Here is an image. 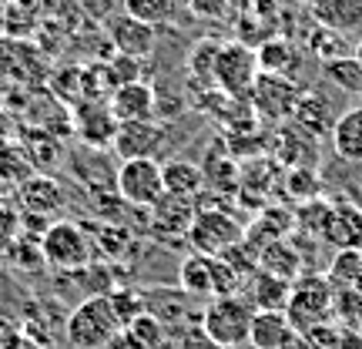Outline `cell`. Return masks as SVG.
Listing matches in <instances>:
<instances>
[{
  "mask_svg": "<svg viewBox=\"0 0 362 349\" xmlns=\"http://www.w3.org/2000/svg\"><path fill=\"white\" fill-rule=\"evenodd\" d=\"M175 349H221L215 339H208L202 329H192V333H185V336L175 343Z\"/></svg>",
  "mask_w": 362,
  "mask_h": 349,
  "instance_id": "cell-39",
  "label": "cell"
},
{
  "mask_svg": "<svg viewBox=\"0 0 362 349\" xmlns=\"http://www.w3.org/2000/svg\"><path fill=\"white\" fill-rule=\"evenodd\" d=\"M292 336H296V329H292V323H288V312L255 309V316H252V329H248V343H252V349H282Z\"/></svg>",
  "mask_w": 362,
  "mask_h": 349,
  "instance_id": "cell-17",
  "label": "cell"
},
{
  "mask_svg": "<svg viewBox=\"0 0 362 349\" xmlns=\"http://www.w3.org/2000/svg\"><path fill=\"white\" fill-rule=\"evenodd\" d=\"M161 178H165V192L168 195H185V198H194L205 185V171L198 168L188 158H168L161 165Z\"/></svg>",
  "mask_w": 362,
  "mask_h": 349,
  "instance_id": "cell-22",
  "label": "cell"
},
{
  "mask_svg": "<svg viewBox=\"0 0 362 349\" xmlns=\"http://www.w3.org/2000/svg\"><path fill=\"white\" fill-rule=\"evenodd\" d=\"M235 0H188V13L198 17V21H225L232 13Z\"/></svg>",
  "mask_w": 362,
  "mask_h": 349,
  "instance_id": "cell-35",
  "label": "cell"
},
{
  "mask_svg": "<svg viewBox=\"0 0 362 349\" xmlns=\"http://www.w3.org/2000/svg\"><path fill=\"white\" fill-rule=\"evenodd\" d=\"M107 34H111V44L117 47V54H128V57H138V61H144L158 44L155 27L138 21V17H131L124 11L107 21Z\"/></svg>",
  "mask_w": 362,
  "mask_h": 349,
  "instance_id": "cell-12",
  "label": "cell"
},
{
  "mask_svg": "<svg viewBox=\"0 0 362 349\" xmlns=\"http://www.w3.org/2000/svg\"><path fill=\"white\" fill-rule=\"evenodd\" d=\"M17 232H21V219H17V212H11L7 205H0V256L17 242Z\"/></svg>",
  "mask_w": 362,
  "mask_h": 349,
  "instance_id": "cell-38",
  "label": "cell"
},
{
  "mask_svg": "<svg viewBox=\"0 0 362 349\" xmlns=\"http://www.w3.org/2000/svg\"><path fill=\"white\" fill-rule=\"evenodd\" d=\"M248 302L255 306V309H279L285 312L288 306V299H292V282L288 279H279V275H272V272H255L252 275V285H248Z\"/></svg>",
  "mask_w": 362,
  "mask_h": 349,
  "instance_id": "cell-20",
  "label": "cell"
},
{
  "mask_svg": "<svg viewBox=\"0 0 362 349\" xmlns=\"http://www.w3.org/2000/svg\"><path fill=\"white\" fill-rule=\"evenodd\" d=\"M259 57V71L262 74H282V78H296L298 67H302V51H298L292 40L285 38H269L255 47Z\"/></svg>",
  "mask_w": 362,
  "mask_h": 349,
  "instance_id": "cell-18",
  "label": "cell"
},
{
  "mask_svg": "<svg viewBox=\"0 0 362 349\" xmlns=\"http://www.w3.org/2000/svg\"><path fill=\"white\" fill-rule=\"evenodd\" d=\"M336 349H362L359 329H339V346Z\"/></svg>",
  "mask_w": 362,
  "mask_h": 349,
  "instance_id": "cell-40",
  "label": "cell"
},
{
  "mask_svg": "<svg viewBox=\"0 0 362 349\" xmlns=\"http://www.w3.org/2000/svg\"><path fill=\"white\" fill-rule=\"evenodd\" d=\"M312 17L339 38L362 34V0H312Z\"/></svg>",
  "mask_w": 362,
  "mask_h": 349,
  "instance_id": "cell-14",
  "label": "cell"
},
{
  "mask_svg": "<svg viewBox=\"0 0 362 349\" xmlns=\"http://www.w3.org/2000/svg\"><path fill=\"white\" fill-rule=\"evenodd\" d=\"M285 188H292L296 195H302L305 202L319 195V181L312 175V168H292L288 171V178H285Z\"/></svg>",
  "mask_w": 362,
  "mask_h": 349,
  "instance_id": "cell-36",
  "label": "cell"
},
{
  "mask_svg": "<svg viewBox=\"0 0 362 349\" xmlns=\"http://www.w3.org/2000/svg\"><path fill=\"white\" fill-rule=\"evenodd\" d=\"M107 74H111V84H115V88L131 84V81H141V61H138V57H128V54H115V61L107 64Z\"/></svg>",
  "mask_w": 362,
  "mask_h": 349,
  "instance_id": "cell-34",
  "label": "cell"
},
{
  "mask_svg": "<svg viewBox=\"0 0 362 349\" xmlns=\"http://www.w3.org/2000/svg\"><path fill=\"white\" fill-rule=\"evenodd\" d=\"M34 175V165H30V158L27 151L21 148V142H0V181L4 185H21Z\"/></svg>",
  "mask_w": 362,
  "mask_h": 349,
  "instance_id": "cell-25",
  "label": "cell"
},
{
  "mask_svg": "<svg viewBox=\"0 0 362 349\" xmlns=\"http://www.w3.org/2000/svg\"><path fill=\"white\" fill-rule=\"evenodd\" d=\"M151 212H155V219H151L155 232L165 235V239H178V235H188L194 215H198V205H194V198L165 192V198L158 205H151Z\"/></svg>",
  "mask_w": 362,
  "mask_h": 349,
  "instance_id": "cell-16",
  "label": "cell"
},
{
  "mask_svg": "<svg viewBox=\"0 0 362 349\" xmlns=\"http://www.w3.org/2000/svg\"><path fill=\"white\" fill-rule=\"evenodd\" d=\"M44 262L57 272H81L90 262V239L74 222H54L37 235Z\"/></svg>",
  "mask_w": 362,
  "mask_h": 349,
  "instance_id": "cell-4",
  "label": "cell"
},
{
  "mask_svg": "<svg viewBox=\"0 0 362 349\" xmlns=\"http://www.w3.org/2000/svg\"><path fill=\"white\" fill-rule=\"evenodd\" d=\"M298 98H302V88L296 84V78L262 74L259 71V78L252 84V94H248V104L255 108V115H259L262 121L282 125V121H292Z\"/></svg>",
  "mask_w": 362,
  "mask_h": 349,
  "instance_id": "cell-6",
  "label": "cell"
},
{
  "mask_svg": "<svg viewBox=\"0 0 362 349\" xmlns=\"http://www.w3.org/2000/svg\"><path fill=\"white\" fill-rule=\"evenodd\" d=\"M336 108L332 101L319 94V91H302V98L296 104V115H292V125L298 131H305L309 138H322V135H332L336 128Z\"/></svg>",
  "mask_w": 362,
  "mask_h": 349,
  "instance_id": "cell-15",
  "label": "cell"
},
{
  "mask_svg": "<svg viewBox=\"0 0 362 349\" xmlns=\"http://www.w3.org/2000/svg\"><path fill=\"white\" fill-rule=\"evenodd\" d=\"M107 302H111V309H115L117 323H121V329H128L144 309V296L138 292V289H115L111 296H107Z\"/></svg>",
  "mask_w": 362,
  "mask_h": 349,
  "instance_id": "cell-32",
  "label": "cell"
},
{
  "mask_svg": "<svg viewBox=\"0 0 362 349\" xmlns=\"http://www.w3.org/2000/svg\"><path fill=\"white\" fill-rule=\"evenodd\" d=\"M252 316L255 306L242 296H218L211 299L202 312V333L208 339H215L221 349H235L248 343V329H252Z\"/></svg>",
  "mask_w": 362,
  "mask_h": 349,
  "instance_id": "cell-1",
  "label": "cell"
},
{
  "mask_svg": "<svg viewBox=\"0 0 362 349\" xmlns=\"http://www.w3.org/2000/svg\"><path fill=\"white\" fill-rule=\"evenodd\" d=\"M175 0H121V11L131 13V17H138L144 24L151 27H165L171 24V17H175Z\"/></svg>",
  "mask_w": 362,
  "mask_h": 349,
  "instance_id": "cell-28",
  "label": "cell"
},
{
  "mask_svg": "<svg viewBox=\"0 0 362 349\" xmlns=\"http://www.w3.org/2000/svg\"><path fill=\"white\" fill-rule=\"evenodd\" d=\"M292 225H296V219H292L285 208H265V212H262V219H255V225H252L245 235H248V239H259V235H262V239H265V246H269V242L285 239V232H288ZM265 246H262V248H265Z\"/></svg>",
  "mask_w": 362,
  "mask_h": 349,
  "instance_id": "cell-29",
  "label": "cell"
},
{
  "mask_svg": "<svg viewBox=\"0 0 362 349\" xmlns=\"http://www.w3.org/2000/svg\"><path fill=\"white\" fill-rule=\"evenodd\" d=\"M161 144H165V125L151 118V121H121L111 148L121 161H131V158H155Z\"/></svg>",
  "mask_w": 362,
  "mask_h": 349,
  "instance_id": "cell-11",
  "label": "cell"
},
{
  "mask_svg": "<svg viewBox=\"0 0 362 349\" xmlns=\"http://www.w3.org/2000/svg\"><path fill=\"white\" fill-rule=\"evenodd\" d=\"M329 242H332V246H339V248H359L362 246V208H356V205H336Z\"/></svg>",
  "mask_w": 362,
  "mask_h": 349,
  "instance_id": "cell-24",
  "label": "cell"
},
{
  "mask_svg": "<svg viewBox=\"0 0 362 349\" xmlns=\"http://www.w3.org/2000/svg\"><path fill=\"white\" fill-rule=\"evenodd\" d=\"M245 4H252V0H245Z\"/></svg>",
  "mask_w": 362,
  "mask_h": 349,
  "instance_id": "cell-43",
  "label": "cell"
},
{
  "mask_svg": "<svg viewBox=\"0 0 362 349\" xmlns=\"http://www.w3.org/2000/svg\"><path fill=\"white\" fill-rule=\"evenodd\" d=\"M332 148H336V155L342 158V161L362 165V108H352V111L336 118Z\"/></svg>",
  "mask_w": 362,
  "mask_h": 349,
  "instance_id": "cell-19",
  "label": "cell"
},
{
  "mask_svg": "<svg viewBox=\"0 0 362 349\" xmlns=\"http://www.w3.org/2000/svg\"><path fill=\"white\" fill-rule=\"evenodd\" d=\"M352 57H356V61L362 64V38H359V44H356V51H352Z\"/></svg>",
  "mask_w": 362,
  "mask_h": 349,
  "instance_id": "cell-42",
  "label": "cell"
},
{
  "mask_svg": "<svg viewBox=\"0 0 362 349\" xmlns=\"http://www.w3.org/2000/svg\"><path fill=\"white\" fill-rule=\"evenodd\" d=\"M71 125H74V135L81 138L84 148H111L117 135V118L111 111V104L104 101H78L71 108Z\"/></svg>",
  "mask_w": 362,
  "mask_h": 349,
  "instance_id": "cell-9",
  "label": "cell"
},
{
  "mask_svg": "<svg viewBox=\"0 0 362 349\" xmlns=\"http://www.w3.org/2000/svg\"><path fill=\"white\" fill-rule=\"evenodd\" d=\"M255 78H259V57H255V47L245 44V40H221V51H218V61H215V78H211V84H215L221 94H228V98L248 101Z\"/></svg>",
  "mask_w": 362,
  "mask_h": 349,
  "instance_id": "cell-3",
  "label": "cell"
},
{
  "mask_svg": "<svg viewBox=\"0 0 362 349\" xmlns=\"http://www.w3.org/2000/svg\"><path fill=\"white\" fill-rule=\"evenodd\" d=\"M17 202L24 208L27 219H47V215H57L64 212L67 205V195H64V185L51 175H30L27 181L17 185Z\"/></svg>",
  "mask_w": 362,
  "mask_h": 349,
  "instance_id": "cell-10",
  "label": "cell"
},
{
  "mask_svg": "<svg viewBox=\"0 0 362 349\" xmlns=\"http://www.w3.org/2000/svg\"><path fill=\"white\" fill-rule=\"evenodd\" d=\"M11 135H13V121L4 115V111H0V142H7Z\"/></svg>",
  "mask_w": 362,
  "mask_h": 349,
  "instance_id": "cell-41",
  "label": "cell"
},
{
  "mask_svg": "<svg viewBox=\"0 0 362 349\" xmlns=\"http://www.w3.org/2000/svg\"><path fill=\"white\" fill-rule=\"evenodd\" d=\"M359 279H362V252L359 248H342L332 259V265H329V285L352 289Z\"/></svg>",
  "mask_w": 362,
  "mask_h": 349,
  "instance_id": "cell-30",
  "label": "cell"
},
{
  "mask_svg": "<svg viewBox=\"0 0 362 349\" xmlns=\"http://www.w3.org/2000/svg\"><path fill=\"white\" fill-rule=\"evenodd\" d=\"M188 242L202 256H225L232 246L242 242V225L225 208H198L188 229Z\"/></svg>",
  "mask_w": 362,
  "mask_h": 349,
  "instance_id": "cell-7",
  "label": "cell"
},
{
  "mask_svg": "<svg viewBox=\"0 0 362 349\" xmlns=\"http://www.w3.org/2000/svg\"><path fill=\"white\" fill-rule=\"evenodd\" d=\"M298 265H302V259H298V252L285 239H279V242H269V246L259 252V269L262 272H272V275H279V279H296L298 275Z\"/></svg>",
  "mask_w": 362,
  "mask_h": 349,
  "instance_id": "cell-23",
  "label": "cell"
},
{
  "mask_svg": "<svg viewBox=\"0 0 362 349\" xmlns=\"http://www.w3.org/2000/svg\"><path fill=\"white\" fill-rule=\"evenodd\" d=\"M309 51L319 57V61H336V57H346V38H339L332 30H325V27H315L309 38Z\"/></svg>",
  "mask_w": 362,
  "mask_h": 349,
  "instance_id": "cell-33",
  "label": "cell"
},
{
  "mask_svg": "<svg viewBox=\"0 0 362 349\" xmlns=\"http://www.w3.org/2000/svg\"><path fill=\"white\" fill-rule=\"evenodd\" d=\"M332 312V285L325 279H298L292 285V299H288V323L298 336L309 333L312 326H322Z\"/></svg>",
  "mask_w": 362,
  "mask_h": 349,
  "instance_id": "cell-8",
  "label": "cell"
},
{
  "mask_svg": "<svg viewBox=\"0 0 362 349\" xmlns=\"http://www.w3.org/2000/svg\"><path fill=\"white\" fill-rule=\"evenodd\" d=\"M124 333L138 349H161V343H165V323L155 319L151 312H141Z\"/></svg>",
  "mask_w": 362,
  "mask_h": 349,
  "instance_id": "cell-31",
  "label": "cell"
},
{
  "mask_svg": "<svg viewBox=\"0 0 362 349\" xmlns=\"http://www.w3.org/2000/svg\"><path fill=\"white\" fill-rule=\"evenodd\" d=\"M218 51H221V40L218 38H202L192 47L188 61H185L188 74H192L194 81H202V84H211V78H215V61H218Z\"/></svg>",
  "mask_w": 362,
  "mask_h": 349,
  "instance_id": "cell-26",
  "label": "cell"
},
{
  "mask_svg": "<svg viewBox=\"0 0 362 349\" xmlns=\"http://www.w3.org/2000/svg\"><path fill=\"white\" fill-rule=\"evenodd\" d=\"M107 104L115 111L117 125L121 121H151L158 111V91L151 84H144V81H131V84L115 88Z\"/></svg>",
  "mask_w": 362,
  "mask_h": 349,
  "instance_id": "cell-13",
  "label": "cell"
},
{
  "mask_svg": "<svg viewBox=\"0 0 362 349\" xmlns=\"http://www.w3.org/2000/svg\"><path fill=\"white\" fill-rule=\"evenodd\" d=\"M322 74L329 84L342 88L346 94H362V64L346 54V57H336V61H325L322 64Z\"/></svg>",
  "mask_w": 362,
  "mask_h": 349,
  "instance_id": "cell-27",
  "label": "cell"
},
{
  "mask_svg": "<svg viewBox=\"0 0 362 349\" xmlns=\"http://www.w3.org/2000/svg\"><path fill=\"white\" fill-rule=\"evenodd\" d=\"M74 4L88 13L90 21H104V24H107L115 13H121V0H74Z\"/></svg>",
  "mask_w": 362,
  "mask_h": 349,
  "instance_id": "cell-37",
  "label": "cell"
},
{
  "mask_svg": "<svg viewBox=\"0 0 362 349\" xmlns=\"http://www.w3.org/2000/svg\"><path fill=\"white\" fill-rule=\"evenodd\" d=\"M117 336H121V323H117L107 296L84 299L78 309L67 316V343L74 349H104Z\"/></svg>",
  "mask_w": 362,
  "mask_h": 349,
  "instance_id": "cell-2",
  "label": "cell"
},
{
  "mask_svg": "<svg viewBox=\"0 0 362 349\" xmlns=\"http://www.w3.org/2000/svg\"><path fill=\"white\" fill-rule=\"evenodd\" d=\"M21 148L27 151V158H30V165H34V171L37 168H54V165H61L64 161V144L57 142V135L54 131H44V128H24V135H21Z\"/></svg>",
  "mask_w": 362,
  "mask_h": 349,
  "instance_id": "cell-21",
  "label": "cell"
},
{
  "mask_svg": "<svg viewBox=\"0 0 362 349\" xmlns=\"http://www.w3.org/2000/svg\"><path fill=\"white\" fill-rule=\"evenodd\" d=\"M115 192L124 205L151 208L165 198V178H161V161L155 158H131L121 161L115 171Z\"/></svg>",
  "mask_w": 362,
  "mask_h": 349,
  "instance_id": "cell-5",
  "label": "cell"
}]
</instances>
